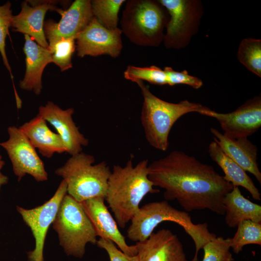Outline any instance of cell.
<instances>
[{"label":"cell","mask_w":261,"mask_h":261,"mask_svg":"<svg viewBox=\"0 0 261 261\" xmlns=\"http://www.w3.org/2000/svg\"><path fill=\"white\" fill-rule=\"evenodd\" d=\"M93 16L109 29L117 28L118 13L125 0H90Z\"/></svg>","instance_id":"cell-24"},{"label":"cell","mask_w":261,"mask_h":261,"mask_svg":"<svg viewBox=\"0 0 261 261\" xmlns=\"http://www.w3.org/2000/svg\"><path fill=\"white\" fill-rule=\"evenodd\" d=\"M122 32L118 28L109 29L93 16L87 26L76 37L77 56L97 57L108 55L116 58L123 48Z\"/></svg>","instance_id":"cell-12"},{"label":"cell","mask_w":261,"mask_h":261,"mask_svg":"<svg viewBox=\"0 0 261 261\" xmlns=\"http://www.w3.org/2000/svg\"><path fill=\"white\" fill-rule=\"evenodd\" d=\"M230 238L216 237L207 242L203 246L204 251L202 261H234L230 251Z\"/></svg>","instance_id":"cell-28"},{"label":"cell","mask_w":261,"mask_h":261,"mask_svg":"<svg viewBox=\"0 0 261 261\" xmlns=\"http://www.w3.org/2000/svg\"><path fill=\"white\" fill-rule=\"evenodd\" d=\"M7 181L2 180L0 179V188L1 187V186L6 184L7 183Z\"/></svg>","instance_id":"cell-33"},{"label":"cell","mask_w":261,"mask_h":261,"mask_svg":"<svg viewBox=\"0 0 261 261\" xmlns=\"http://www.w3.org/2000/svg\"><path fill=\"white\" fill-rule=\"evenodd\" d=\"M66 194L67 184L63 180L53 197L42 205L31 209L16 207L35 241L34 249L27 253L29 261H44L43 251L46 233Z\"/></svg>","instance_id":"cell-10"},{"label":"cell","mask_w":261,"mask_h":261,"mask_svg":"<svg viewBox=\"0 0 261 261\" xmlns=\"http://www.w3.org/2000/svg\"><path fill=\"white\" fill-rule=\"evenodd\" d=\"M167 77V85L174 86L176 85H186L194 89H199L203 85L200 78L188 74L186 70L176 71L171 67L166 66L163 69Z\"/></svg>","instance_id":"cell-30"},{"label":"cell","mask_w":261,"mask_h":261,"mask_svg":"<svg viewBox=\"0 0 261 261\" xmlns=\"http://www.w3.org/2000/svg\"><path fill=\"white\" fill-rule=\"evenodd\" d=\"M105 198L98 197L80 203L100 238L112 241L119 249L129 256L137 254L135 245L129 246L120 232L117 224L104 203Z\"/></svg>","instance_id":"cell-16"},{"label":"cell","mask_w":261,"mask_h":261,"mask_svg":"<svg viewBox=\"0 0 261 261\" xmlns=\"http://www.w3.org/2000/svg\"><path fill=\"white\" fill-rule=\"evenodd\" d=\"M13 17L11 3L10 1L0 5V53L3 63L9 72L12 80L14 77L6 53L5 41L7 35L9 34V30L11 27Z\"/></svg>","instance_id":"cell-29"},{"label":"cell","mask_w":261,"mask_h":261,"mask_svg":"<svg viewBox=\"0 0 261 261\" xmlns=\"http://www.w3.org/2000/svg\"><path fill=\"white\" fill-rule=\"evenodd\" d=\"M124 78L133 82L146 81L157 85H167L166 75L163 70L156 66L141 67L128 66L124 72Z\"/></svg>","instance_id":"cell-27"},{"label":"cell","mask_w":261,"mask_h":261,"mask_svg":"<svg viewBox=\"0 0 261 261\" xmlns=\"http://www.w3.org/2000/svg\"><path fill=\"white\" fill-rule=\"evenodd\" d=\"M148 178L164 190L166 201H176L187 212L208 209L225 214L223 200L233 188L211 165L178 150L148 165Z\"/></svg>","instance_id":"cell-1"},{"label":"cell","mask_w":261,"mask_h":261,"mask_svg":"<svg viewBox=\"0 0 261 261\" xmlns=\"http://www.w3.org/2000/svg\"><path fill=\"white\" fill-rule=\"evenodd\" d=\"M8 132V139L0 143V145L6 151L18 181L26 174L38 182L46 180L47 174L44 164L24 133L15 126L9 127Z\"/></svg>","instance_id":"cell-9"},{"label":"cell","mask_w":261,"mask_h":261,"mask_svg":"<svg viewBox=\"0 0 261 261\" xmlns=\"http://www.w3.org/2000/svg\"><path fill=\"white\" fill-rule=\"evenodd\" d=\"M97 246L106 251L110 261H139L138 256L128 255L120 249L111 240L100 238L97 240Z\"/></svg>","instance_id":"cell-31"},{"label":"cell","mask_w":261,"mask_h":261,"mask_svg":"<svg viewBox=\"0 0 261 261\" xmlns=\"http://www.w3.org/2000/svg\"><path fill=\"white\" fill-rule=\"evenodd\" d=\"M75 38L73 37L62 38L48 44L52 60L61 72L72 68V58L75 45Z\"/></svg>","instance_id":"cell-26"},{"label":"cell","mask_w":261,"mask_h":261,"mask_svg":"<svg viewBox=\"0 0 261 261\" xmlns=\"http://www.w3.org/2000/svg\"><path fill=\"white\" fill-rule=\"evenodd\" d=\"M57 1L26 0L21 4V10L13 15L12 30L29 36L40 46L48 48V43L44 32V18L48 11H55L60 15L63 10L56 6Z\"/></svg>","instance_id":"cell-13"},{"label":"cell","mask_w":261,"mask_h":261,"mask_svg":"<svg viewBox=\"0 0 261 261\" xmlns=\"http://www.w3.org/2000/svg\"><path fill=\"white\" fill-rule=\"evenodd\" d=\"M136 84L143 97L140 119L145 138L156 149L162 151L167 150L170 132L180 117L191 112L201 114L207 108L199 103L187 100L178 103L165 101L153 94L143 81Z\"/></svg>","instance_id":"cell-4"},{"label":"cell","mask_w":261,"mask_h":261,"mask_svg":"<svg viewBox=\"0 0 261 261\" xmlns=\"http://www.w3.org/2000/svg\"><path fill=\"white\" fill-rule=\"evenodd\" d=\"M233 237L230 238L231 248L238 254L247 245H261V224L250 220H244L237 226Z\"/></svg>","instance_id":"cell-25"},{"label":"cell","mask_w":261,"mask_h":261,"mask_svg":"<svg viewBox=\"0 0 261 261\" xmlns=\"http://www.w3.org/2000/svg\"><path fill=\"white\" fill-rule=\"evenodd\" d=\"M130 221L127 237L136 242L147 239L162 222L172 221L179 225L194 243L195 252L191 261H198L200 250L207 242L217 237L210 232L206 223L194 224L188 212L176 209L166 200L150 202L140 207Z\"/></svg>","instance_id":"cell-3"},{"label":"cell","mask_w":261,"mask_h":261,"mask_svg":"<svg viewBox=\"0 0 261 261\" xmlns=\"http://www.w3.org/2000/svg\"><path fill=\"white\" fill-rule=\"evenodd\" d=\"M237 57L247 70L261 77V39H243L239 44Z\"/></svg>","instance_id":"cell-23"},{"label":"cell","mask_w":261,"mask_h":261,"mask_svg":"<svg viewBox=\"0 0 261 261\" xmlns=\"http://www.w3.org/2000/svg\"><path fill=\"white\" fill-rule=\"evenodd\" d=\"M169 14L158 0H129L120 20L122 32L133 44L157 47L163 42Z\"/></svg>","instance_id":"cell-5"},{"label":"cell","mask_w":261,"mask_h":261,"mask_svg":"<svg viewBox=\"0 0 261 261\" xmlns=\"http://www.w3.org/2000/svg\"><path fill=\"white\" fill-rule=\"evenodd\" d=\"M53 227L68 256L82 258L86 245L97 243V233L81 203L67 194L60 203Z\"/></svg>","instance_id":"cell-7"},{"label":"cell","mask_w":261,"mask_h":261,"mask_svg":"<svg viewBox=\"0 0 261 261\" xmlns=\"http://www.w3.org/2000/svg\"><path fill=\"white\" fill-rule=\"evenodd\" d=\"M223 204L225 221L229 227L234 228L246 220L261 224V206L246 198L239 187H233L225 195Z\"/></svg>","instance_id":"cell-22"},{"label":"cell","mask_w":261,"mask_h":261,"mask_svg":"<svg viewBox=\"0 0 261 261\" xmlns=\"http://www.w3.org/2000/svg\"><path fill=\"white\" fill-rule=\"evenodd\" d=\"M23 51L25 55L26 71L19 83L21 88L33 91L36 95L41 93L42 76L46 66L52 63L48 48L36 44L29 36L25 35Z\"/></svg>","instance_id":"cell-19"},{"label":"cell","mask_w":261,"mask_h":261,"mask_svg":"<svg viewBox=\"0 0 261 261\" xmlns=\"http://www.w3.org/2000/svg\"><path fill=\"white\" fill-rule=\"evenodd\" d=\"M201 115L215 118L228 137L247 138L261 126V96L247 100L230 113H218L207 107Z\"/></svg>","instance_id":"cell-11"},{"label":"cell","mask_w":261,"mask_h":261,"mask_svg":"<svg viewBox=\"0 0 261 261\" xmlns=\"http://www.w3.org/2000/svg\"><path fill=\"white\" fill-rule=\"evenodd\" d=\"M208 152L211 159L223 171V177L226 181L232 184L233 187L244 188L254 200H261L259 189L246 172L229 157L214 141L209 145Z\"/></svg>","instance_id":"cell-21"},{"label":"cell","mask_w":261,"mask_h":261,"mask_svg":"<svg viewBox=\"0 0 261 261\" xmlns=\"http://www.w3.org/2000/svg\"><path fill=\"white\" fill-rule=\"evenodd\" d=\"M148 160H143L134 166L130 159L123 166L113 167L105 201L121 228H125L139 210L145 196L160 192L148 178Z\"/></svg>","instance_id":"cell-2"},{"label":"cell","mask_w":261,"mask_h":261,"mask_svg":"<svg viewBox=\"0 0 261 261\" xmlns=\"http://www.w3.org/2000/svg\"><path fill=\"white\" fill-rule=\"evenodd\" d=\"M167 10L169 19L163 43L168 49L186 47L198 31L203 14L200 0H159Z\"/></svg>","instance_id":"cell-8"},{"label":"cell","mask_w":261,"mask_h":261,"mask_svg":"<svg viewBox=\"0 0 261 261\" xmlns=\"http://www.w3.org/2000/svg\"><path fill=\"white\" fill-rule=\"evenodd\" d=\"M135 245L139 261H188L179 238L168 229L153 232Z\"/></svg>","instance_id":"cell-17"},{"label":"cell","mask_w":261,"mask_h":261,"mask_svg":"<svg viewBox=\"0 0 261 261\" xmlns=\"http://www.w3.org/2000/svg\"><path fill=\"white\" fill-rule=\"evenodd\" d=\"M60 15L58 22L53 19L44 22V32L48 44L62 38H76L93 17L91 1L76 0Z\"/></svg>","instance_id":"cell-15"},{"label":"cell","mask_w":261,"mask_h":261,"mask_svg":"<svg viewBox=\"0 0 261 261\" xmlns=\"http://www.w3.org/2000/svg\"><path fill=\"white\" fill-rule=\"evenodd\" d=\"M73 108L63 110L52 102L39 108L38 115L52 125L60 136L66 149L71 156L82 152L88 140L80 132L73 120Z\"/></svg>","instance_id":"cell-14"},{"label":"cell","mask_w":261,"mask_h":261,"mask_svg":"<svg viewBox=\"0 0 261 261\" xmlns=\"http://www.w3.org/2000/svg\"><path fill=\"white\" fill-rule=\"evenodd\" d=\"M46 122L42 116L37 115L19 128L43 156L50 158L56 153H66L65 146L60 136L53 132L47 126Z\"/></svg>","instance_id":"cell-20"},{"label":"cell","mask_w":261,"mask_h":261,"mask_svg":"<svg viewBox=\"0 0 261 261\" xmlns=\"http://www.w3.org/2000/svg\"><path fill=\"white\" fill-rule=\"evenodd\" d=\"M214 141L245 171L252 174L261 184V173L257 163L258 148L247 138H230L211 128Z\"/></svg>","instance_id":"cell-18"},{"label":"cell","mask_w":261,"mask_h":261,"mask_svg":"<svg viewBox=\"0 0 261 261\" xmlns=\"http://www.w3.org/2000/svg\"><path fill=\"white\" fill-rule=\"evenodd\" d=\"M95 159L80 152L71 156L55 173L67 184V193L79 203L95 197H105L111 171L102 161L94 164Z\"/></svg>","instance_id":"cell-6"},{"label":"cell","mask_w":261,"mask_h":261,"mask_svg":"<svg viewBox=\"0 0 261 261\" xmlns=\"http://www.w3.org/2000/svg\"><path fill=\"white\" fill-rule=\"evenodd\" d=\"M4 164V162L2 159V157L0 155V179L8 182V177L3 174L1 172V170Z\"/></svg>","instance_id":"cell-32"}]
</instances>
